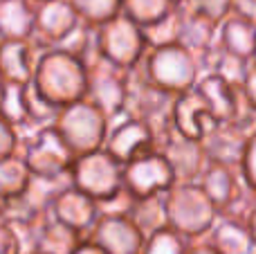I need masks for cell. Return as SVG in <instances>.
I'll return each instance as SVG.
<instances>
[{
    "label": "cell",
    "mask_w": 256,
    "mask_h": 254,
    "mask_svg": "<svg viewBox=\"0 0 256 254\" xmlns=\"http://www.w3.org/2000/svg\"><path fill=\"white\" fill-rule=\"evenodd\" d=\"M32 86L54 108L70 106L86 99L88 66L66 50H43L36 58Z\"/></svg>",
    "instance_id": "cell-1"
},
{
    "label": "cell",
    "mask_w": 256,
    "mask_h": 254,
    "mask_svg": "<svg viewBox=\"0 0 256 254\" xmlns=\"http://www.w3.org/2000/svg\"><path fill=\"white\" fill-rule=\"evenodd\" d=\"M178 94H171L155 86L148 76L144 74L140 66L128 70V84H126V102H124V115L146 124L155 135V151L160 142L166 140L173 133V102Z\"/></svg>",
    "instance_id": "cell-2"
},
{
    "label": "cell",
    "mask_w": 256,
    "mask_h": 254,
    "mask_svg": "<svg viewBox=\"0 0 256 254\" xmlns=\"http://www.w3.org/2000/svg\"><path fill=\"white\" fill-rule=\"evenodd\" d=\"M166 223L186 241H200L218 220V210L198 182L173 184L164 194Z\"/></svg>",
    "instance_id": "cell-3"
},
{
    "label": "cell",
    "mask_w": 256,
    "mask_h": 254,
    "mask_svg": "<svg viewBox=\"0 0 256 254\" xmlns=\"http://www.w3.org/2000/svg\"><path fill=\"white\" fill-rule=\"evenodd\" d=\"M52 128L58 133L63 144L70 148L72 156L79 158L104 148L110 120L94 104H90L88 99H81L70 106L58 108Z\"/></svg>",
    "instance_id": "cell-4"
},
{
    "label": "cell",
    "mask_w": 256,
    "mask_h": 254,
    "mask_svg": "<svg viewBox=\"0 0 256 254\" xmlns=\"http://www.w3.org/2000/svg\"><path fill=\"white\" fill-rule=\"evenodd\" d=\"M140 68L155 86L171 94H180L194 88L200 79V68L196 56L178 43L148 48Z\"/></svg>",
    "instance_id": "cell-5"
},
{
    "label": "cell",
    "mask_w": 256,
    "mask_h": 254,
    "mask_svg": "<svg viewBox=\"0 0 256 254\" xmlns=\"http://www.w3.org/2000/svg\"><path fill=\"white\" fill-rule=\"evenodd\" d=\"M70 178L72 187L88 194L92 200L106 202L124 189V164H120L106 148H99L74 158Z\"/></svg>",
    "instance_id": "cell-6"
},
{
    "label": "cell",
    "mask_w": 256,
    "mask_h": 254,
    "mask_svg": "<svg viewBox=\"0 0 256 254\" xmlns=\"http://www.w3.org/2000/svg\"><path fill=\"white\" fill-rule=\"evenodd\" d=\"M97 50L99 56L110 61L122 70H132L142 63L148 43L144 30L124 14L106 20L97 27Z\"/></svg>",
    "instance_id": "cell-7"
},
{
    "label": "cell",
    "mask_w": 256,
    "mask_h": 254,
    "mask_svg": "<svg viewBox=\"0 0 256 254\" xmlns=\"http://www.w3.org/2000/svg\"><path fill=\"white\" fill-rule=\"evenodd\" d=\"M18 156L25 160L32 176H66L70 174V166L74 162V156L63 144L58 133L48 128H36L32 133L22 135L18 140Z\"/></svg>",
    "instance_id": "cell-8"
},
{
    "label": "cell",
    "mask_w": 256,
    "mask_h": 254,
    "mask_svg": "<svg viewBox=\"0 0 256 254\" xmlns=\"http://www.w3.org/2000/svg\"><path fill=\"white\" fill-rule=\"evenodd\" d=\"M126 84H128V70L112 66L110 61L97 56L88 63V90L86 99L99 108L104 115L112 122H117L124 115V102H126Z\"/></svg>",
    "instance_id": "cell-9"
},
{
    "label": "cell",
    "mask_w": 256,
    "mask_h": 254,
    "mask_svg": "<svg viewBox=\"0 0 256 254\" xmlns=\"http://www.w3.org/2000/svg\"><path fill=\"white\" fill-rule=\"evenodd\" d=\"M176 184L173 171L162 153L153 151L124 164V189L132 198L162 196Z\"/></svg>",
    "instance_id": "cell-10"
},
{
    "label": "cell",
    "mask_w": 256,
    "mask_h": 254,
    "mask_svg": "<svg viewBox=\"0 0 256 254\" xmlns=\"http://www.w3.org/2000/svg\"><path fill=\"white\" fill-rule=\"evenodd\" d=\"M79 16L68 0H45L36 2L34 34L32 40L38 50H54L76 30Z\"/></svg>",
    "instance_id": "cell-11"
},
{
    "label": "cell",
    "mask_w": 256,
    "mask_h": 254,
    "mask_svg": "<svg viewBox=\"0 0 256 254\" xmlns=\"http://www.w3.org/2000/svg\"><path fill=\"white\" fill-rule=\"evenodd\" d=\"M158 153H162L164 160L168 162V166L173 171V178H176V184L198 182L209 164L200 140L182 138L176 130L166 140L160 142Z\"/></svg>",
    "instance_id": "cell-12"
},
{
    "label": "cell",
    "mask_w": 256,
    "mask_h": 254,
    "mask_svg": "<svg viewBox=\"0 0 256 254\" xmlns=\"http://www.w3.org/2000/svg\"><path fill=\"white\" fill-rule=\"evenodd\" d=\"M104 148L120 164H128V162L155 151V135L142 122L130 120V117H120L108 128Z\"/></svg>",
    "instance_id": "cell-13"
},
{
    "label": "cell",
    "mask_w": 256,
    "mask_h": 254,
    "mask_svg": "<svg viewBox=\"0 0 256 254\" xmlns=\"http://www.w3.org/2000/svg\"><path fill=\"white\" fill-rule=\"evenodd\" d=\"M86 238L99 246L106 254H142L146 241L128 216L106 214L99 216V220Z\"/></svg>",
    "instance_id": "cell-14"
},
{
    "label": "cell",
    "mask_w": 256,
    "mask_h": 254,
    "mask_svg": "<svg viewBox=\"0 0 256 254\" xmlns=\"http://www.w3.org/2000/svg\"><path fill=\"white\" fill-rule=\"evenodd\" d=\"M216 124L218 122L214 117L207 97L196 86L176 97V102H173V128L182 138L202 140V135Z\"/></svg>",
    "instance_id": "cell-15"
},
{
    "label": "cell",
    "mask_w": 256,
    "mask_h": 254,
    "mask_svg": "<svg viewBox=\"0 0 256 254\" xmlns=\"http://www.w3.org/2000/svg\"><path fill=\"white\" fill-rule=\"evenodd\" d=\"M248 138H250V130L240 128L238 124L218 122L214 128H209L202 135L200 144L204 148V156H207L209 164H222V166L238 169Z\"/></svg>",
    "instance_id": "cell-16"
},
{
    "label": "cell",
    "mask_w": 256,
    "mask_h": 254,
    "mask_svg": "<svg viewBox=\"0 0 256 254\" xmlns=\"http://www.w3.org/2000/svg\"><path fill=\"white\" fill-rule=\"evenodd\" d=\"M50 214L56 220H61L63 225L72 228L74 232L88 236V232L94 228V223L99 220L102 212H99V202L92 200L88 194L79 192L76 187H68L66 192L54 200Z\"/></svg>",
    "instance_id": "cell-17"
},
{
    "label": "cell",
    "mask_w": 256,
    "mask_h": 254,
    "mask_svg": "<svg viewBox=\"0 0 256 254\" xmlns=\"http://www.w3.org/2000/svg\"><path fill=\"white\" fill-rule=\"evenodd\" d=\"M198 184L204 189L209 200L218 210V216L230 210L236 200H240L245 194H250L245 180L240 178V171L222 164H207Z\"/></svg>",
    "instance_id": "cell-18"
},
{
    "label": "cell",
    "mask_w": 256,
    "mask_h": 254,
    "mask_svg": "<svg viewBox=\"0 0 256 254\" xmlns=\"http://www.w3.org/2000/svg\"><path fill=\"white\" fill-rule=\"evenodd\" d=\"M43 50L36 48L32 38L27 40H4L0 38V79L4 84L27 86L32 84L36 58Z\"/></svg>",
    "instance_id": "cell-19"
},
{
    "label": "cell",
    "mask_w": 256,
    "mask_h": 254,
    "mask_svg": "<svg viewBox=\"0 0 256 254\" xmlns=\"http://www.w3.org/2000/svg\"><path fill=\"white\" fill-rule=\"evenodd\" d=\"M180 9V30H178V45L191 52L196 58H200L202 54H207L212 48H216L218 43V22L209 20L204 16L184 9L182 4H178Z\"/></svg>",
    "instance_id": "cell-20"
},
{
    "label": "cell",
    "mask_w": 256,
    "mask_h": 254,
    "mask_svg": "<svg viewBox=\"0 0 256 254\" xmlns=\"http://www.w3.org/2000/svg\"><path fill=\"white\" fill-rule=\"evenodd\" d=\"M84 241V234L63 225L52 214L40 216L36 230V254H72Z\"/></svg>",
    "instance_id": "cell-21"
},
{
    "label": "cell",
    "mask_w": 256,
    "mask_h": 254,
    "mask_svg": "<svg viewBox=\"0 0 256 254\" xmlns=\"http://www.w3.org/2000/svg\"><path fill=\"white\" fill-rule=\"evenodd\" d=\"M218 45L243 61H254L256 54V25L245 18L230 14L218 25Z\"/></svg>",
    "instance_id": "cell-22"
},
{
    "label": "cell",
    "mask_w": 256,
    "mask_h": 254,
    "mask_svg": "<svg viewBox=\"0 0 256 254\" xmlns=\"http://www.w3.org/2000/svg\"><path fill=\"white\" fill-rule=\"evenodd\" d=\"M34 0H0V38L27 40L34 34Z\"/></svg>",
    "instance_id": "cell-23"
},
{
    "label": "cell",
    "mask_w": 256,
    "mask_h": 254,
    "mask_svg": "<svg viewBox=\"0 0 256 254\" xmlns=\"http://www.w3.org/2000/svg\"><path fill=\"white\" fill-rule=\"evenodd\" d=\"M204 241L218 254H250L254 250V241L250 236L248 228L236 223V220L220 218V216L204 236Z\"/></svg>",
    "instance_id": "cell-24"
},
{
    "label": "cell",
    "mask_w": 256,
    "mask_h": 254,
    "mask_svg": "<svg viewBox=\"0 0 256 254\" xmlns=\"http://www.w3.org/2000/svg\"><path fill=\"white\" fill-rule=\"evenodd\" d=\"M68 187H72L70 174L66 176H32L27 189L22 192V200L36 212V214H50L54 200L66 192Z\"/></svg>",
    "instance_id": "cell-25"
},
{
    "label": "cell",
    "mask_w": 256,
    "mask_h": 254,
    "mask_svg": "<svg viewBox=\"0 0 256 254\" xmlns=\"http://www.w3.org/2000/svg\"><path fill=\"white\" fill-rule=\"evenodd\" d=\"M27 86L4 84L2 92H0V115H2V120L18 133V140L34 130L30 124V117H27V108H25V88Z\"/></svg>",
    "instance_id": "cell-26"
},
{
    "label": "cell",
    "mask_w": 256,
    "mask_h": 254,
    "mask_svg": "<svg viewBox=\"0 0 256 254\" xmlns=\"http://www.w3.org/2000/svg\"><path fill=\"white\" fill-rule=\"evenodd\" d=\"M128 218L135 223V228L140 230L144 238L150 236V234H155V232H160V230L168 228V223H166V207H164V194H162V196L135 198Z\"/></svg>",
    "instance_id": "cell-27"
},
{
    "label": "cell",
    "mask_w": 256,
    "mask_h": 254,
    "mask_svg": "<svg viewBox=\"0 0 256 254\" xmlns=\"http://www.w3.org/2000/svg\"><path fill=\"white\" fill-rule=\"evenodd\" d=\"M30 178H32L30 169H27L25 160L18 153L2 158L0 160V198L7 200V198L22 196Z\"/></svg>",
    "instance_id": "cell-28"
},
{
    "label": "cell",
    "mask_w": 256,
    "mask_h": 254,
    "mask_svg": "<svg viewBox=\"0 0 256 254\" xmlns=\"http://www.w3.org/2000/svg\"><path fill=\"white\" fill-rule=\"evenodd\" d=\"M178 4L173 0H122V14L140 27H150L166 18Z\"/></svg>",
    "instance_id": "cell-29"
},
{
    "label": "cell",
    "mask_w": 256,
    "mask_h": 254,
    "mask_svg": "<svg viewBox=\"0 0 256 254\" xmlns=\"http://www.w3.org/2000/svg\"><path fill=\"white\" fill-rule=\"evenodd\" d=\"M76 12L79 20L92 27L104 25L106 20L122 14V0H68Z\"/></svg>",
    "instance_id": "cell-30"
},
{
    "label": "cell",
    "mask_w": 256,
    "mask_h": 254,
    "mask_svg": "<svg viewBox=\"0 0 256 254\" xmlns=\"http://www.w3.org/2000/svg\"><path fill=\"white\" fill-rule=\"evenodd\" d=\"M189 241L171 228H164L160 232L146 236L142 254H186Z\"/></svg>",
    "instance_id": "cell-31"
},
{
    "label": "cell",
    "mask_w": 256,
    "mask_h": 254,
    "mask_svg": "<svg viewBox=\"0 0 256 254\" xmlns=\"http://www.w3.org/2000/svg\"><path fill=\"white\" fill-rule=\"evenodd\" d=\"M25 108H27V117H30V124L34 130L52 126L58 112V108H54L52 104L45 102L32 84L25 88Z\"/></svg>",
    "instance_id": "cell-32"
},
{
    "label": "cell",
    "mask_w": 256,
    "mask_h": 254,
    "mask_svg": "<svg viewBox=\"0 0 256 254\" xmlns=\"http://www.w3.org/2000/svg\"><path fill=\"white\" fill-rule=\"evenodd\" d=\"M146 36L148 48H162V45H173L178 43V30H180V9H173L166 18L150 27H142Z\"/></svg>",
    "instance_id": "cell-33"
},
{
    "label": "cell",
    "mask_w": 256,
    "mask_h": 254,
    "mask_svg": "<svg viewBox=\"0 0 256 254\" xmlns=\"http://www.w3.org/2000/svg\"><path fill=\"white\" fill-rule=\"evenodd\" d=\"M182 7L220 25L232 14V0H182Z\"/></svg>",
    "instance_id": "cell-34"
},
{
    "label": "cell",
    "mask_w": 256,
    "mask_h": 254,
    "mask_svg": "<svg viewBox=\"0 0 256 254\" xmlns=\"http://www.w3.org/2000/svg\"><path fill=\"white\" fill-rule=\"evenodd\" d=\"M240 178L245 180L250 192L256 194V128L250 133L248 144H245V153H243V160H240Z\"/></svg>",
    "instance_id": "cell-35"
},
{
    "label": "cell",
    "mask_w": 256,
    "mask_h": 254,
    "mask_svg": "<svg viewBox=\"0 0 256 254\" xmlns=\"http://www.w3.org/2000/svg\"><path fill=\"white\" fill-rule=\"evenodd\" d=\"M18 151V133L0 115V160Z\"/></svg>",
    "instance_id": "cell-36"
},
{
    "label": "cell",
    "mask_w": 256,
    "mask_h": 254,
    "mask_svg": "<svg viewBox=\"0 0 256 254\" xmlns=\"http://www.w3.org/2000/svg\"><path fill=\"white\" fill-rule=\"evenodd\" d=\"M243 94L248 99L250 108L256 112V61H250L248 72H245V79H243Z\"/></svg>",
    "instance_id": "cell-37"
},
{
    "label": "cell",
    "mask_w": 256,
    "mask_h": 254,
    "mask_svg": "<svg viewBox=\"0 0 256 254\" xmlns=\"http://www.w3.org/2000/svg\"><path fill=\"white\" fill-rule=\"evenodd\" d=\"M0 254H20L12 225L2 223V220H0Z\"/></svg>",
    "instance_id": "cell-38"
},
{
    "label": "cell",
    "mask_w": 256,
    "mask_h": 254,
    "mask_svg": "<svg viewBox=\"0 0 256 254\" xmlns=\"http://www.w3.org/2000/svg\"><path fill=\"white\" fill-rule=\"evenodd\" d=\"M232 14L256 25V0H232Z\"/></svg>",
    "instance_id": "cell-39"
},
{
    "label": "cell",
    "mask_w": 256,
    "mask_h": 254,
    "mask_svg": "<svg viewBox=\"0 0 256 254\" xmlns=\"http://www.w3.org/2000/svg\"><path fill=\"white\" fill-rule=\"evenodd\" d=\"M186 254H218V252L214 250V248L209 246L204 238H200V241H191L189 243V250H186Z\"/></svg>",
    "instance_id": "cell-40"
},
{
    "label": "cell",
    "mask_w": 256,
    "mask_h": 254,
    "mask_svg": "<svg viewBox=\"0 0 256 254\" xmlns=\"http://www.w3.org/2000/svg\"><path fill=\"white\" fill-rule=\"evenodd\" d=\"M72 254H106V252H104L99 246H94L92 241H88V238H86V241L81 243V246L76 248V250L72 252Z\"/></svg>",
    "instance_id": "cell-41"
},
{
    "label": "cell",
    "mask_w": 256,
    "mask_h": 254,
    "mask_svg": "<svg viewBox=\"0 0 256 254\" xmlns=\"http://www.w3.org/2000/svg\"><path fill=\"white\" fill-rule=\"evenodd\" d=\"M248 232H250V236H252V241H254V246H256V205L252 207V212H250V216H248Z\"/></svg>",
    "instance_id": "cell-42"
},
{
    "label": "cell",
    "mask_w": 256,
    "mask_h": 254,
    "mask_svg": "<svg viewBox=\"0 0 256 254\" xmlns=\"http://www.w3.org/2000/svg\"><path fill=\"white\" fill-rule=\"evenodd\" d=\"M2 86H4V81H2V79H0V92H2Z\"/></svg>",
    "instance_id": "cell-43"
},
{
    "label": "cell",
    "mask_w": 256,
    "mask_h": 254,
    "mask_svg": "<svg viewBox=\"0 0 256 254\" xmlns=\"http://www.w3.org/2000/svg\"><path fill=\"white\" fill-rule=\"evenodd\" d=\"M173 2H176V4H180V2H182V0H173Z\"/></svg>",
    "instance_id": "cell-44"
},
{
    "label": "cell",
    "mask_w": 256,
    "mask_h": 254,
    "mask_svg": "<svg viewBox=\"0 0 256 254\" xmlns=\"http://www.w3.org/2000/svg\"><path fill=\"white\" fill-rule=\"evenodd\" d=\"M250 254H256V246H254V250H252V252H250Z\"/></svg>",
    "instance_id": "cell-45"
},
{
    "label": "cell",
    "mask_w": 256,
    "mask_h": 254,
    "mask_svg": "<svg viewBox=\"0 0 256 254\" xmlns=\"http://www.w3.org/2000/svg\"><path fill=\"white\" fill-rule=\"evenodd\" d=\"M34 2H45V0H34Z\"/></svg>",
    "instance_id": "cell-46"
},
{
    "label": "cell",
    "mask_w": 256,
    "mask_h": 254,
    "mask_svg": "<svg viewBox=\"0 0 256 254\" xmlns=\"http://www.w3.org/2000/svg\"><path fill=\"white\" fill-rule=\"evenodd\" d=\"M0 205H2V198H0Z\"/></svg>",
    "instance_id": "cell-47"
},
{
    "label": "cell",
    "mask_w": 256,
    "mask_h": 254,
    "mask_svg": "<svg viewBox=\"0 0 256 254\" xmlns=\"http://www.w3.org/2000/svg\"><path fill=\"white\" fill-rule=\"evenodd\" d=\"M254 61H256V54H254Z\"/></svg>",
    "instance_id": "cell-48"
}]
</instances>
